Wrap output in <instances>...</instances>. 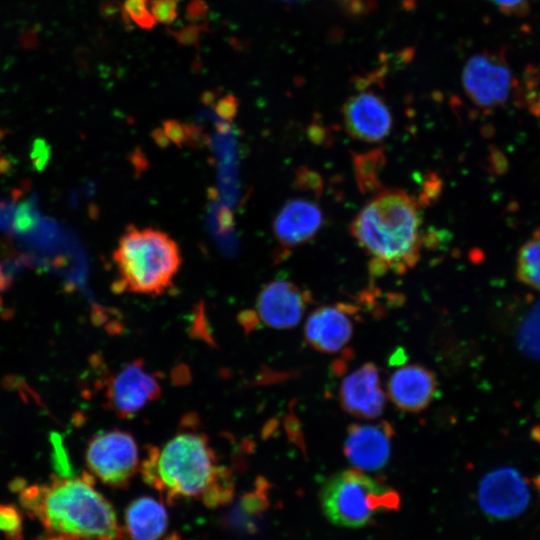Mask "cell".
Returning <instances> with one entry per match:
<instances>
[{
    "label": "cell",
    "instance_id": "d4e9b609",
    "mask_svg": "<svg viewBox=\"0 0 540 540\" xmlns=\"http://www.w3.org/2000/svg\"><path fill=\"white\" fill-rule=\"evenodd\" d=\"M150 10L156 21L171 23L177 16V0H150Z\"/></svg>",
    "mask_w": 540,
    "mask_h": 540
},
{
    "label": "cell",
    "instance_id": "30bf717a",
    "mask_svg": "<svg viewBox=\"0 0 540 540\" xmlns=\"http://www.w3.org/2000/svg\"><path fill=\"white\" fill-rule=\"evenodd\" d=\"M462 84L472 104L482 110H494L507 103L515 80L510 66L502 56L481 53L466 62Z\"/></svg>",
    "mask_w": 540,
    "mask_h": 540
},
{
    "label": "cell",
    "instance_id": "3957f363",
    "mask_svg": "<svg viewBox=\"0 0 540 540\" xmlns=\"http://www.w3.org/2000/svg\"><path fill=\"white\" fill-rule=\"evenodd\" d=\"M422 218L416 199L399 188L377 191L352 220L350 232L369 257V272L403 274L419 261Z\"/></svg>",
    "mask_w": 540,
    "mask_h": 540
},
{
    "label": "cell",
    "instance_id": "2e32d148",
    "mask_svg": "<svg viewBox=\"0 0 540 540\" xmlns=\"http://www.w3.org/2000/svg\"><path fill=\"white\" fill-rule=\"evenodd\" d=\"M338 395L343 410L361 419H376L385 407L379 371L373 363H365L347 375Z\"/></svg>",
    "mask_w": 540,
    "mask_h": 540
},
{
    "label": "cell",
    "instance_id": "4fadbf2b",
    "mask_svg": "<svg viewBox=\"0 0 540 540\" xmlns=\"http://www.w3.org/2000/svg\"><path fill=\"white\" fill-rule=\"evenodd\" d=\"M346 132L355 140L378 143L392 129V115L384 99L373 91H360L343 106Z\"/></svg>",
    "mask_w": 540,
    "mask_h": 540
},
{
    "label": "cell",
    "instance_id": "52a82bcc",
    "mask_svg": "<svg viewBox=\"0 0 540 540\" xmlns=\"http://www.w3.org/2000/svg\"><path fill=\"white\" fill-rule=\"evenodd\" d=\"M85 460L93 477L117 489L128 487L141 464L134 437L119 429L95 434L88 442Z\"/></svg>",
    "mask_w": 540,
    "mask_h": 540
},
{
    "label": "cell",
    "instance_id": "ba28073f",
    "mask_svg": "<svg viewBox=\"0 0 540 540\" xmlns=\"http://www.w3.org/2000/svg\"><path fill=\"white\" fill-rule=\"evenodd\" d=\"M311 301V294L291 280L274 279L261 288L254 309L240 314V323L247 332L259 325L290 329L299 324Z\"/></svg>",
    "mask_w": 540,
    "mask_h": 540
},
{
    "label": "cell",
    "instance_id": "7a4b0ae2",
    "mask_svg": "<svg viewBox=\"0 0 540 540\" xmlns=\"http://www.w3.org/2000/svg\"><path fill=\"white\" fill-rule=\"evenodd\" d=\"M89 472L79 476H53L48 484L12 488L26 514L39 520L45 534L63 540H127L113 505L94 488Z\"/></svg>",
    "mask_w": 540,
    "mask_h": 540
},
{
    "label": "cell",
    "instance_id": "83f0119b",
    "mask_svg": "<svg viewBox=\"0 0 540 540\" xmlns=\"http://www.w3.org/2000/svg\"><path fill=\"white\" fill-rule=\"evenodd\" d=\"M235 106L236 104L231 96L221 99L218 103L219 112H221L224 116L232 115V113L235 111Z\"/></svg>",
    "mask_w": 540,
    "mask_h": 540
},
{
    "label": "cell",
    "instance_id": "d6986e66",
    "mask_svg": "<svg viewBox=\"0 0 540 540\" xmlns=\"http://www.w3.org/2000/svg\"><path fill=\"white\" fill-rule=\"evenodd\" d=\"M270 483L258 477L251 489L242 494L229 511L226 522L234 530L253 534L270 505Z\"/></svg>",
    "mask_w": 540,
    "mask_h": 540
},
{
    "label": "cell",
    "instance_id": "9c48e42d",
    "mask_svg": "<svg viewBox=\"0 0 540 540\" xmlns=\"http://www.w3.org/2000/svg\"><path fill=\"white\" fill-rule=\"evenodd\" d=\"M103 391L105 406L117 417L130 419L160 397L162 384L144 360L134 359L106 376Z\"/></svg>",
    "mask_w": 540,
    "mask_h": 540
},
{
    "label": "cell",
    "instance_id": "5b68a950",
    "mask_svg": "<svg viewBox=\"0 0 540 540\" xmlns=\"http://www.w3.org/2000/svg\"><path fill=\"white\" fill-rule=\"evenodd\" d=\"M321 509L334 525L360 528L376 515L398 511L399 493L357 468L332 475L320 491Z\"/></svg>",
    "mask_w": 540,
    "mask_h": 540
},
{
    "label": "cell",
    "instance_id": "603a6c76",
    "mask_svg": "<svg viewBox=\"0 0 540 540\" xmlns=\"http://www.w3.org/2000/svg\"><path fill=\"white\" fill-rule=\"evenodd\" d=\"M357 177L360 187L368 190L376 187L377 168L381 167L380 161L383 160L382 153L374 151L365 155H359L356 159Z\"/></svg>",
    "mask_w": 540,
    "mask_h": 540
},
{
    "label": "cell",
    "instance_id": "44dd1931",
    "mask_svg": "<svg viewBox=\"0 0 540 540\" xmlns=\"http://www.w3.org/2000/svg\"><path fill=\"white\" fill-rule=\"evenodd\" d=\"M515 274L521 283L540 291V228L519 248Z\"/></svg>",
    "mask_w": 540,
    "mask_h": 540
},
{
    "label": "cell",
    "instance_id": "8fae6325",
    "mask_svg": "<svg viewBox=\"0 0 540 540\" xmlns=\"http://www.w3.org/2000/svg\"><path fill=\"white\" fill-rule=\"evenodd\" d=\"M478 504L484 514L495 520H509L522 515L532 500L530 480L511 466L487 472L477 490Z\"/></svg>",
    "mask_w": 540,
    "mask_h": 540
},
{
    "label": "cell",
    "instance_id": "6da1fadb",
    "mask_svg": "<svg viewBox=\"0 0 540 540\" xmlns=\"http://www.w3.org/2000/svg\"><path fill=\"white\" fill-rule=\"evenodd\" d=\"M163 446L147 449L139 472L143 481L169 504L183 499H198L208 508L231 502L235 492L232 470L219 463L208 436L194 420Z\"/></svg>",
    "mask_w": 540,
    "mask_h": 540
},
{
    "label": "cell",
    "instance_id": "9a60e30c",
    "mask_svg": "<svg viewBox=\"0 0 540 540\" xmlns=\"http://www.w3.org/2000/svg\"><path fill=\"white\" fill-rule=\"evenodd\" d=\"M393 435V427L386 421L351 424L346 431L344 454L359 470H380L390 459Z\"/></svg>",
    "mask_w": 540,
    "mask_h": 540
},
{
    "label": "cell",
    "instance_id": "ac0fdd59",
    "mask_svg": "<svg viewBox=\"0 0 540 540\" xmlns=\"http://www.w3.org/2000/svg\"><path fill=\"white\" fill-rule=\"evenodd\" d=\"M167 526L164 505L152 497H138L125 510L124 531L130 540H160Z\"/></svg>",
    "mask_w": 540,
    "mask_h": 540
},
{
    "label": "cell",
    "instance_id": "7c38bea8",
    "mask_svg": "<svg viewBox=\"0 0 540 540\" xmlns=\"http://www.w3.org/2000/svg\"><path fill=\"white\" fill-rule=\"evenodd\" d=\"M323 222L324 215L316 201L307 197H293L275 215L273 237L280 249L287 253L311 241Z\"/></svg>",
    "mask_w": 540,
    "mask_h": 540
},
{
    "label": "cell",
    "instance_id": "f546056e",
    "mask_svg": "<svg viewBox=\"0 0 540 540\" xmlns=\"http://www.w3.org/2000/svg\"><path fill=\"white\" fill-rule=\"evenodd\" d=\"M5 136V132L0 128V140Z\"/></svg>",
    "mask_w": 540,
    "mask_h": 540
},
{
    "label": "cell",
    "instance_id": "7402d4cb",
    "mask_svg": "<svg viewBox=\"0 0 540 540\" xmlns=\"http://www.w3.org/2000/svg\"><path fill=\"white\" fill-rule=\"evenodd\" d=\"M0 533L4 540H24L23 519L16 506L0 503Z\"/></svg>",
    "mask_w": 540,
    "mask_h": 540
},
{
    "label": "cell",
    "instance_id": "ffe728a7",
    "mask_svg": "<svg viewBox=\"0 0 540 540\" xmlns=\"http://www.w3.org/2000/svg\"><path fill=\"white\" fill-rule=\"evenodd\" d=\"M516 348L527 358L540 361V297L525 302L512 321Z\"/></svg>",
    "mask_w": 540,
    "mask_h": 540
},
{
    "label": "cell",
    "instance_id": "5bb4252c",
    "mask_svg": "<svg viewBox=\"0 0 540 540\" xmlns=\"http://www.w3.org/2000/svg\"><path fill=\"white\" fill-rule=\"evenodd\" d=\"M357 312L356 306L345 303L318 307L306 320V342L322 353L339 352L352 337Z\"/></svg>",
    "mask_w": 540,
    "mask_h": 540
},
{
    "label": "cell",
    "instance_id": "484cf974",
    "mask_svg": "<svg viewBox=\"0 0 540 540\" xmlns=\"http://www.w3.org/2000/svg\"><path fill=\"white\" fill-rule=\"evenodd\" d=\"M50 154L51 150L49 144L44 139H35L30 151L33 167L38 171L43 170L48 164Z\"/></svg>",
    "mask_w": 540,
    "mask_h": 540
},
{
    "label": "cell",
    "instance_id": "4316f807",
    "mask_svg": "<svg viewBox=\"0 0 540 540\" xmlns=\"http://www.w3.org/2000/svg\"><path fill=\"white\" fill-rule=\"evenodd\" d=\"M501 11L507 14H518L527 10L528 0H490Z\"/></svg>",
    "mask_w": 540,
    "mask_h": 540
},
{
    "label": "cell",
    "instance_id": "277c9868",
    "mask_svg": "<svg viewBox=\"0 0 540 540\" xmlns=\"http://www.w3.org/2000/svg\"><path fill=\"white\" fill-rule=\"evenodd\" d=\"M119 293L159 296L165 293L182 265L180 247L168 233L130 225L113 251Z\"/></svg>",
    "mask_w": 540,
    "mask_h": 540
},
{
    "label": "cell",
    "instance_id": "8992f818",
    "mask_svg": "<svg viewBox=\"0 0 540 540\" xmlns=\"http://www.w3.org/2000/svg\"><path fill=\"white\" fill-rule=\"evenodd\" d=\"M0 200V230L23 247L32 264L49 269L53 262L72 258L73 242L64 227L42 214L36 195L21 201Z\"/></svg>",
    "mask_w": 540,
    "mask_h": 540
},
{
    "label": "cell",
    "instance_id": "f1b7e54d",
    "mask_svg": "<svg viewBox=\"0 0 540 540\" xmlns=\"http://www.w3.org/2000/svg\"><path fill=\"white\" fill-rule=\"evenodd\" d=\"M530 110L540 121V93L536 96L535 99H533L532 103L530 104Z\"/></svg>",
    "mask_w": 540,
    "mask_h": 540
},
{
    "label": "cell",
    "instance_id": "e0dca14e",
    "mask_svg": "<svg viewBox=\"0 0 540 540\" xmlns=\"http://www.w3.org/2000/svg\"><path fill=\"white\" fill-rule=\"evenodd\" d=\"M438 390L435 374L419 364L396 369L387 383V394L400 410L416 413L424 410L434 399Z\"/></svg>",
    "mask_w": 540,
    "mask_h": 540
},
{
    "label": "cell",
    "instance_id": "cb8c5ba5",
    "mask_svg": "<svg viewBox=\"0 0 540 540\" xmlns=\"http://www.w3.org/2000/svg\"><path fill=\"white\" fill-rule=\"evenodd\" d=\"M123 9L125 15L143 29H151L156 24L150 10V0H125Z\"/></svg>",
    "mask_w": 540,
    "mask_h": 540
}]
</instances>
